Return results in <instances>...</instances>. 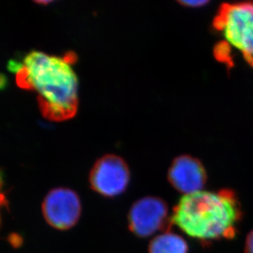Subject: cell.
Returning a JSON list of instances; mask_svg holds the SVG:
<instances>
[{
	"label": "cell",
	"mask_w": 253,
	"mask_h": 253,
	"mask_svg": "<svg viewBox=\"0 0 253 253\" xmlns=\"http://www.w3.org/2000/svg\"><path fill=\"white\" fill-rule=\"evenodd\" d=\"M73 55L61 57L32 50L22 62L11 61L8 65L17 85L35 91L41 113L53 122L66 121L77 113L78 79L72 69Z\"/></svg>",
	"instance_id": "6da1fadb"
},
{
	"label": "cell",
	"mask_w": 253,
	"mask_h": 253,
	"mask_svg": "<svg viewBox=\"0 0 253 253\" xmlns=\"http://www.w3.org/2000/svg\"><path fill=\"white\" fill-rule=\"evenodd\" d=\"M243 212L230 189L184 195L174 207L170 222L201 242L234 239Z\"/></svg>",
	"instance_id": "7a4b0ae2"
},
{
	"label": "cell",
	"mask_w": 253,
	"mask_h": 253,
	"mask_svg": "<svg viewBox=\"0 0 253 253\" xmlns=\"http://www.w3.org/2000/svg\"><path fill=\"white\" fill-rule=\"evenodd\" d=\"M214 27L253 67V2L224 3Z\"/></svg>",
	"instance_id": "3957f363"
},
{
	"label": "cell",
	"mask_w": 253,
	"mask_h": 253,
	"mask_svg": "<svg viewBox=\"0 0 253 253\" xmlns=\"http://www.w3.org/2000/svg\"><path fill=\"white\" fill-rule=\"evenodd\" d=\"M129 179L127 163L115 154H107L98 159L88 176L91 189L107 198L122 194L126 189Z\"/></svg>",
	"instance_id": "277c9868"
},
{
	"label": "cell",
	"mask_w": 253,
	"mask_h": 253,
	"mask_svg": "<svg viewBox=\"0 0 253 253\" xmlns=\"http://www.w3.org/2000/svg\"><path fill=\"white\" fill-rule=\"evenodd\" d=\"M42 212L48 225L65 230L71 229L79 220L82 204L76 192L56 188L48 192L43 199Z\"/></svg>",
	"instance_id": "5b68a950"
},
{
	"label": "cell",
	"mask_w": 253,
	"mask_h": 253,
	"mask_svg": "<svg viewBox=\"0 0 253 253\" xmlns=\"http://www.w3.org/2000/svg\"><path fill=\"white\" fill-rule=\"evenodd\" d=\"M128 222L130 231L136 236H151L169 225L168 205L162 198H140L132 205L128 215Z\"/></svg>",
	"instance_id": "8992f818"
},
{
	"label": "cell",
	"mask_w": 253,
	"mask_h": 253,
	"mask_svg": "<svg viewBox=\"0 0 253 253\" xmlns=\"http://www.w3.org/2000/svg\"><path fill=\"white\" fill-rule=\"evenodd\" d=\"M168 177L169 184L184 195L202 191L208 178L203 164L188 155L177 157L172 162Z\"/></svg>",
	"instance_id": "52a82bcc"
},
{
	"label": "cell",
	"mask_w": 253,
	"mask_h": 253,
	"mask_svg": "<svg viewBox=\"0 0 253 253\" xmlns=\"http://www.w3.org/2000/svg\"><path fill=\"white\" fill-rule=\"evenodd\" d=\"M186 241L178 234L167 231L159 234L151 241L149 253H188Z\"/></svg>",
	"instance_id": "ba28073f"
},
{
	"label": "cell",
	"mask_w": 253,
	"mask_h": 253,
	"mask_svg": "<svg viewBox=\"0 0 253 253\" xmlns=\"http://www.w3.org/2000/svg\"><path fill=\"white\" fill-rule=\"evenodd\" d=\"M208 1H202V0H197V1H194V0H191V1H179V3L183 5V6H185V7H202L203 5L207 4L208 3Z\"/></svg>",
	"instance_id": "9c48e42d"
},
{
	"label": "cell",
	"mask_w": 253,
	"mask_h": 253,
	"mask_svg": "<svg viewBox=\"0 0 253 253\" xmlns=\"http://www.w3.org/2000/svg\"><path fill=\"white\" fill-rule=\"evenodd\" d=\"M244 253H253V229L247 237Z\"/></svg>",
	"instance_id": "30bf717a"
},
{
	"label": "cell",
	"mask_w": 253,
	"mask_h": 253,
	"mask_svg": "<svg viewBox=\"0 0 253 253\" xmlns=\"http://www.w3.org/2000/svg\"><path fill=\"white\" fill-rule=\"evenodd\" d=\"M36 2L39 3V4H48L49 2H51V1H36Z\"/></svg>",
	"instance_id": "8fae6325"
}]
</instances>
